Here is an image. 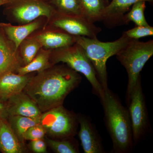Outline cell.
Returning <instances> with one entry per match:
<instances>
[{
  "label": "cell",
  "instance_id": "obj_26",
  "mask_svg": "<svg viewBox=\"0 0 153 153\" xmlns=\"http://www.w3.org/2000/svg\"><path fill=\"white\" fill-rule=\"evenodd\" d=\"M44 127L40 124L30 128L23 135L24 140H34L43 139L46 134Z\"/></svg>",
  "mask_w": 153,
  "mask_h": 153
},
{
  "label": "cell",
  "instance_id": "obj_27",
  "mask_svg": "<svg viewBox=\"0 0 153 153\" xmlns=\"http://www.w3.org/2000/svg\"><path fill=\"white\" fill-rule=\"evenodd\" d=\"M30 149L34 152L45 153L47 152V144L43 139L31 141L29 144Z\"/></svg>",
  "mask_w": 153,
  "mask_h": 153
},
{
  "label": "cell",
  "instance_id": "obj_22",
  "mask_svg": "<svg viewBox=\"0 0 153 153\" xmlns=\"http://www.w3.org/2000/svg\"><path fill=\"white\" fill-rule=\"evenodd\" d=\"M146 3L144 1H140L133 5L130 11L126 14L124 17L123 25H128L130 22H132L135 24L136 26H149L144 15Z\"/></svg>",
  "mask_w": 153,
  "mask_h": 153
},
{
  "label": "cell",
  "instance_id": "obj_15",
  "mask_svg": "<svg viewBox=\"0 0 153 153\" xmlns=\"http://www.w3.org/2000/svg\"><path fill=\"white\" fill-rule=\"evenodd\" d=\"M42 18L44 17L36 19L28 24L18 26L12 25L10 23H1L0 28L18 49L22 41L42 27L44 23Z\"/></svg>",
  "mask_w": 153,
  "mask_h": 153
},
{
  "label": "cell",
  "instance_id": "obj_3",
  "mask_svg": "<svg viewBox=\"0 0 153 153\" xmlns=\"http://www.w3.org/2000/svg\"><path fill=\"white\" fill-rule=\"evenodd\" d=\"M76 44L79 45L92 63L103 90L108 88L106 63L108 58L115 55L123 49L130 40L123 33L119 39L112 42L99 41L97 38L74 36Z\"/></svg>",
  "mask_w": 153,
  "mask_h": 153
},
{
  "label": "cell",
  "instance_id": "obj_29",
  "mask_svg": "<svg viewBox=\"0 0 153 153\" xmlns=\"http://www.w3.org/2000/svg\"><path fill=\"white\" fill-rule=\"evenodd\" d=\"M8 0H0V6L4 5L7 3Z\"/></svg>",
  "mask_w": 153,
  "mask_h": 153
},
{
  "label": "cell",
  "instance_id": "obj_16",
  "mask_svg": "<svg viewBox=\"0 0 153 153\" xmlns=\"http://www.w3.org/2000/svg\"><path fill=\"white\" fill-rule=\"evenodd\" d=\"M28 74L9 73L0 77V97L8 99L23 91L31 77Z\"/></svg>",
  "mask_w": 153,
  "mask_h": 153
},
{
  "label": "cell",
  "instance_id": "obj_9",
  "mask_svg": "<svg viewBox=\"0 0 153 153\" xmlns=\"http://www.w3.org/2000/svg\"><path fill=\"white\" fill-rule=\"evenodd\" d=\"M128 111L131 123L133 140L138 143L147 128L148 117L141 79L134 88L128 101Z\"/></svg>",
  "mask_w": 153,
  "mask_h": 153
},
{
  "label": "cell",
  "instance_id": "obj_17",
  "mask_svg": "<svg viewBox=\"0 0 153 153\" xmlns=\"http://www.w3.org/2000/svg\"><path fill=\"white\" fill-rule=\"evenodd\" d=\"M12 130L7 120H0V150L4 153H22L25 147Z\"/></svg>",
  "mask_w": 153,
  "mask_h": 153
},
{
  "label": "cell",
  "instance_id": "obj_18",
  "mask_svg": "<svg viewBox=\"0 0 153 153\" xmlns=\"http://www.w3.org/2000/svg\"><path fill=\"white\" fill-rule=\"evenodd\" d=\"M82 16L94 24L101 22L109 0H79Z\"/></svg>",
  "mask_w": 153,
  "mask_h": 153
},
{
  "label": "cell",
  "instance_id": "obj_21",
  "mask_svg": "<svg viewBox=\"0 0 153 153\" xmlns=\"http://www.w3.org/2000/svg\"><path fill=\"white\" fill-rule=\"evenodd\" d=\"M42 47L39 41L32 35L22 41L18 51L23 66L30 63Z\"/></svg>",
  "mask_w": 153,
  "mask_h": 153
},
{
  "label": "cell",
  "instance_id": "obj_11",
  "mask_svg": "<svg viewBox=\"0 0 153 153\" xmlns=\"http://www.w3.org/2000/svg\"><path fill=\"white\" fill-rule=\"evenodd\" d=\"M77 119L80 125L78 137L84 152H104L101 138L90 121L83 116H79Z\"/></svg>",
  "mask_w": 153,
  "mask_h": 153
},
{
  "label": "cell",
  "instance_id": "obj_25",
  "mask_svg": "<svg viewBox=\"0 0 153 153\" xmlns=\"http://www.w3.org/2000/svg\"><path fill=\"white\" fill-rule=\"evenodd\" d=\"M127 37L131 39L139 40L140 38L146 36H153V27L148 26H136L130 30L123 33Z\"/></svg>",
  "mask_w": 153,
  "mask_h": 153
},
{
  "label": "cell",
  "instance_id": "obj_10",
  "mask_svg": "<svg viewBox=\"0 0 153 153\" xmlns=\"http://www.w3.org/2000/svg\"><path fill=\"white\" fill-rule=\"evenodd\" d=\"M23 66L18 49L0 28V77Z\"/></svg>",
  "mask_w": 153,
  "mask_h": 153
},
{
  "label": "cell",
  "instance_id": "obj_5",
  "mask_svg": "<svg viewBox=\"0 0 153 153\" xmlns=\"http://www.w3.org/2000/svg\"><path fill=\"white\" fill-rule=\"evenodd\" d=\"M50 62L52 66L60 62L66 63L71 69L83 74L91 84L94 93L100 99L103 97L104 90L93 65L78 44L75 43L68 47L52 49Z\"/></svg>",
  "mask_w": 153,
  "mask_h": 153
},
{
  "label": "cell",
  "instance_id": "obj_12",
  "mask_svg": "<svg viewBox=\"0 0 153 153\" xmlns=\"http://www.w3.org/2000/svg\"><path fill=\"white\" fill-rule=\"evenodd\" d=\"M140 1L153 2V0H111L104 11L101 22L108 29L123 25L126 13L133 5Z\"/></svg>",
  "mask_w": 153,
  "mask_h": 153
},
{
  "label": "cell",
  "instance_id": "obj_24",
  "mask_svg": "<svg viewBox=\"0 0 153 153\" xmlns=\"http://www.w3.org/2000/svg\"><path fill=\"white\" fill-rule=\"evenodd\" d=\"M47 143L55 152L57 153H77V148L70 141L56 140L47 138Z\"/></svg>",
  "mask_w": 153,
  "mask_h": 153
},
{
  "label": "cell",
  "instance_id": "obj_19",
  "mask_svg": "<svg viewBox=\"0 0 153 153\" xmlns=\"http://www.w3.org/2000/svg\"><path fill=\"white\" fill-rule=\"evenodd\" d=\"M51 52V49L42 47L33 60L27 65L20 66L16 73L21 75H26L34 71L41 72L49 68L52 66L50 62Z\"/></svg>",
  "mask_w": 153,
  "mask_h": 153
},
{
  "label": "cell",
  "instance_id": "obj_13",
  "mask_svg": "<svg viewBox=\"0 0 153 153\" xmlns=\"http://www.w3.org/2000/svg\"><path fill=\"white\" fill-rule=\"evenodd\" d=\"M8 102L9 117L20 115L38 118L42 114L36 102L24 91L10 97Z\"/></svg>",
  "mask_w": 153,
  "mask_h": 153
},
{
  "label": "cell",
  "instance_id": "obj_20",
  "mask_svg": "<svg viewBox=\"0 0 153 153\" xmlns=\"http://www.w3.org/2000/svg\"><path fill=\"white\" fill-rule=\"evenodd\" d=\"M40 117L15 115L9 117L7 120L12 130L19 140L23 143L24 134L30 128L40 124Z\"/></svg>",
  "mask_w": 153,
  "mask_h": 153
},
{
  "label": "cell",
  "instance_id": "obj_6",
  "mask_svg": "<svg viewBox=\"0 0 153 153\" xmlns=\"http://www.w3.org/2000/svg\"><path fill=\"white\" fill-rule=\"evenodd\" d=\"M4 13L19 25L28 24L41 17L47 22L56 12L50 0H8Z\"/></svg>",
  "mask_w": 153,
  "mask_h": 153
},
{
  "label": "cell",
  "instance_id": "obj_8",
  "mask_svg": "<svg viewBox=\"0 0 153 153\" xmlns=\"http://www.w3.org/2000/svg\"><path fill=\"white\" fill-rule=\"evenodd\" d=\"M47 24L49 27L73 36L97 38V35L102 31L101 28L95 26L83 17L65 15L56 11Z\"/></svg>",
  "mask_w": 153,
  "mask_h": 153
},
{
  "label": "cell",
  "instance_id": "obj_28",
  "mask_svg": "<svg viewBox=\"0 0 153 153\" xmlns=\"http://www.w3.org/2000/svg\"><path fill=\"white\" fill-rule=\"evenodd\" d=\"M8 117V99L0 97V120L7 119Z\"/></svg>",
  "mask_w": 153,
  "mask_h": 153
},
{
  "label": "cell",
  "instance_id": "obj_30",
  "mask_svg": "<svg viewBox=\"0 0 153 153\" xmlns=\"http://www.w3.org/2000/svg\"></svg>",
  "mask_w": 153,
  "mask_h": 153
},
{
  "label": "cell",
  "instance_id": "obj_23",
  "mask_svg": "<svg viewBox=\"0 0 153 153\" xmlns=\"http://www.w3.org/2000/svg\"><path fill=\"white\" fill-rule=\"evenodd\" d=\"M50 2L58 13L83 17L79 0H50Z\"/></svg>",
  "mask_w": 153,
  "mask_h": 153
},
{
  "label": "cell",
  "instance_id": "obj_14",
  "mask_svg": "<svg viewBox=\"0 0 153 153\" xmlns=\"http://www.w3.org/2000/svg\"><path fill=\"white\" fill-rule=\"evenodd\" d=\"M49 30L44 29L33 36L44 49H55L71 46L75 44L74 36L58 29L49 27Z\"/></svg>",
  "mask_w": 153,
  "mask_h": 153
},
{
  "label": "cell",
  "instance_id": "obj_7",
  "mask_svg": "<svg viewBox=\"0 0 153 153\" xmlns=\"http://www.w3.org/2000/svg\"><path fill=\"white\" fill-rule=\"evenodd\" d=\"M77 122V117L64 108L63 105L42 113L40 117V124L44 127L46 133L57 139L73 136Z\"/></svg>",
  "mask_w": 153,
  "mask_h": 153
},
{
  "label": "cell",
  "instance_id": "obj_4",
  "mask_svg": "<svg viewBox=\"0 0 153 153\" xmlns=\"http://www.w3.org/2000/svg\"><path fill=\"white\" fill-rule=\"evenodd\" d=\"M153 55V40L142 42L131 39L123 49L116 55L126 68L128 76L127 100L128 101L140 79V72L146 63Z\"/></svg>",
  "mask_w": 153,
  "mask_h": 153
},
{
  "label": "cell",
  "instance_id": "obj_1",
  "mask_svg": "<svg viewBox=\"0 0 153 153\" xmlns=\"http://www.w3.org/2000/svg\"><path fill=\"white\" fill-rule=\"evenodd\" d=\"M81 79L78 72L68 66L55 64L31 76L23 91L43 113L62 105Z\"/></svg>",
  "mask_w": 153,
  "mask_h": 153
},
{
  "label": "cell",
  "instance_id": "obj_2",
  "mask_svg": "<svg viewBox=\"0 0 153 153\" xmlns=\"http://www.w3.org/2000/svg\"><path fill=\"white\" fill-rule=\"evenodd\" d=\"M107 128L112 140L114 152L128 153L133 143L131 123L128 109L124 107L109 88L101 99Z\"/></svg>",
  "mask_w": 153,
  "mask_h": 153
}]
</instances>
